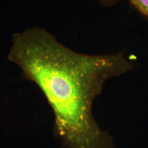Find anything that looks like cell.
Returning <instances> with one entry per match:
<instances>
[{
    "mask_svg": "<svg viewBox=\"0 0 148 148\" xmlns=\"http://www.w3.org/2000/svg\"><path fill=\"white\" fill-rule=\"evenodd\" d=\"M143 15L148 18V0H129Z\"/></svg>",
    "mask_w": 148,
    "mask_h": 148,
    "instance_id": "7a4b0ae2",
    "label": "cell"
},
{
    "mask_svg": "<svg viewBox=\"0 0 148 148\" xmlns=\"http://www.w3.org/2000/svg\"><path fill=\"white\" fill-rule=\"evenodd\" d=\"M101 1L105 3H110L111 2H114L117 0H101Z\"/></svg>",
    "mask_w": 148,
    "mask_h": 148,
    "instance_id": "3957f363",
    "label": "cell"
},
{
    "mask_svg": "<svg viewBox=\"0 0 148 148\" xmlns=\"http://www.w3.org/2000/svg\"><path fill=\"white\" fill-rule=\"evenodd\" d=\"M8 59L42 91L65 148H115L95 121L93 106L106 81L133 69L123 53H78L36 27L13 35Z\"/></svg>",
    "mask_w": 148,
    "mask_h": 148,
    "instance_id": "6da1fadb",
    "label": "cell"
}]
</instances>
